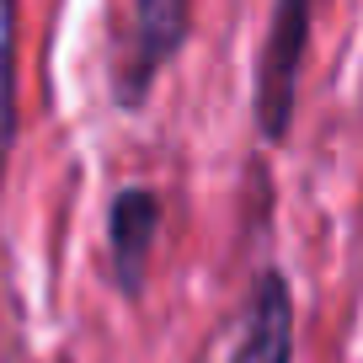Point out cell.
<instances>
[{"instance_id":"5b68a950","label":"cell","mask_w":363,"mask_h":363,"mask_svg":"<svg viewBox=\"0 0 363 363\" xmlns=\"http://www.w3.org/2000/svg\"><path fill=\"white\" fill-rule=\"evenodd\" d=\"M16 139V0H0V171Z\"/></svg>"},{"instance_id":"7a4b0ae2","label":"cell","mask_w":363,"mask_h":363,"mask_svg":"<svg viewBox=\"0 0 363 363\" xmlns=\"http://www.w3.org/2000/svg\"><path fill=\"white\" fill-rule=\"evenodd\" d=\"M310 6H315V0H278V16H272L267 59H262V86H257L262 128H267L272 139L289 128V107H294V69H299L305 33H310Z\"/></svg>"},{"instance_id":"3957f363","label":"cell","mask_w":363,"mask_h":363,"mask_svg":"<svg viewBox=\"0 0 363 363\" xmlns=\"http://www.w3.org/2000/svg\"><path fill=\"white\" fill-rule=\"evenodd\" d=\"M294 310H289V284L278 272H262V284L251 289L246 305V331H240L235 363H289L294 347Z\"/></svg>"},{"instance_id":"277c9868","label":"cell","mask_w":363,"mask_h":363,"mask_svg":"<svg viewBox=\"0 0 363 363\" xmlns=\"http://www.w3.org/2000/svg\"><path fill=\"white\" fill-rule=\"evenodd\" d=\"M155 225H160V203L155 193L134 187L113 203V267H118V284L123 289H139L145 278V257H150V240H155Z\"/></svg>"},{"instance_id":"6da1fadb","label":"cell","mask_w":363,"mask_h":363,"mask_svg":"<svg viewBox=\"0 0 363 363\" xmlns=\"http://www.w3.org/2000/svg\"><path fill=\"white\" fill-rule=\"evenodd\" d=\"M187 22H193V0H139L134 6V33H128L123 69H118V102L123 107L145 102L150 80L187 38Z\"/></svg>"}]
</instances>
